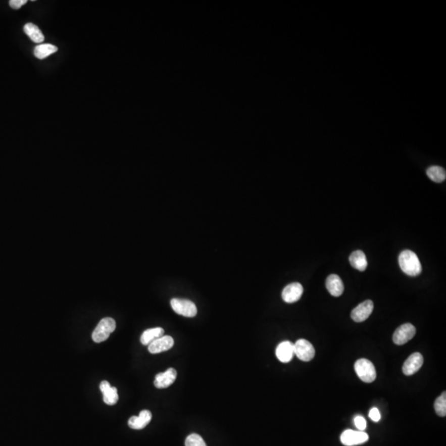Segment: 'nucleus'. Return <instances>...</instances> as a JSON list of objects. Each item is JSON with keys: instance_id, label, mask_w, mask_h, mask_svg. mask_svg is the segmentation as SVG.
Returning a JSON list of instances; mask_svg holds the SVG:
<instances>
[{"instance_id": "f257e3e1", "label": "nucleus", "mask_w": 446, "mask_h": 446, "mask_svg": "<svg viewBox=\"0 0 446 446\" xmlns=\"http://www.w3.org/2000/svg\"><path fill=\"white\" fill-rule=\"evenodd\" d=\"M399 265L401 270L409 276H417L422 270L419 258L414 252L406 250L401 252L399 257Z\"/></svg>"}, {"instance_id": "f03ea898", "label": "nucleus", "mask_w": 446, "mask_h": 446, "mask_svg": "<svg viewBox=\"0 0 446 446\" xmlns=\"http://www.w3.org/2000/svg\"><path fill=\"white\" fill-rule=\"evenodd\" d=\"M116 329L115 320L111 317H105L97 324L92 334V339L96 343H101L108 340L109 335Z\"/></svg>"}, {"instance_id": "7ed1b4c3", "label": "nucleus", "mask_w": 446, "mask_h": 446, "mask_svg": "<svg viewBox=\"0 0 446 446\" xmlns=\"http://www.w3.org/2000/svg\"><path fill=\"white\" fill-rule=\"evenodd\" d=\"M355 370L359 378L365 383H372L376 378V370L373 363L366 359H360L355 364Z\"/></svg>"}, {"instance_id": "20e7f679", "label": "nucleus", "mask_w": 446, "mask_h": 446, "mask_svg": "<svg viewBox=\"0 0 446 446\" xmlns=\"http://www.w3.org/2000/svg\"><path fill=\"white\" fill-rule=\"evenodd\" d=\"M173 310L179 315L186 317H193L197 315V307L188 299H173L170 301Z\"/></svg>"}, {"instance_id": "39448f33", "label": "nucleus", "mask_w": 446, "mask_h": 446, "mask_svg": "<svg viewBox=\"0 0 446 446\" xmlns=\"http://www.w3.org/2000/svg\"><path fill=\"white\" fill-rule=\"evenodd\" d=\"M293 346H294V355L299 360L308 362L314 358L315 349L313 344L308 340L300 339L293 344Z\"/></svg>"}, {"instance_id": "423d86ee", "label": "nucleus", "mask_w": 446, "mask_h": 446, "mask_svg": "<svg viewBox=\"0 0 446 446\" xmlns=\"http://www.w3.org/2000/svg\"><path fill=\"white\" fill-rule=\"evenodd\" d=\"M416 331L415 326L412 324H403L394 332L392 340L395 344L403 345L414 337Z\"/></svg>"}, {"instance_id": "0eeeda50", "label": "nucleus", "mask_w": 446, "mask_h": 446, "mask_svg": "<svg viewBox=\"0 0 446 446\" xmlns=\"http://www.w3.org/2000/svg\"><path fill=\"white\" fill-rule=\"evenodd\" d=\"M369 439V435L365 431L346 430L340 435V441L344 445L354 446L364 444Z\"/></svg>"}, {"instance_id": "6e6552de", "label": "nucleus", "mask_w": 446, "mask_h": 446, "mask_svg": "<svg viewBox=\"0 0 446 446\" xmlns=\"http://www.w3.org/2000/svg\"><path fill=\"white\" fill-rule=\"evenodd\" d=\"M374 310V303L371 300L363 302L360 305L354 308L351 312V318L356 322H365L371 315Z\"/></svg>"}, {"instance_id": "1a4fd4ad", "label": "nucleus", "mask_w": 446, "mask_h": 446, "mask_svg": "<svg viewBox=\"0 0 446 446\" xmlns=\"http://www.w3.org/2000/svg\"><path fill=\"white\" fill-rule=\"evenodd\" d=\"M304 287L301 283H292L286 286L282 292V299L287 304H293L301 299Z\"/></svg>"}, {"instance_id": "9d476101", "label": "nucleus", "mask_w": 446, "mask_h": 446, "mask_svg": "<svg viewBox=\"0 0 446 446\" xmlns=\"http://www.w3.org/2000/svg\"><path fill=\"white\" fill-rule=\"evenodd\" d=\"M423 356L420 353H414L411 355L406 360L403 366V374L407 376H410L417 373L423 365Z\"/></svg>"}, {"instance_id": "9b49d317", "label": "nucleus", "mask_w": 446, "mask_h": 446, "mask_svg": "<svg viewBox=\"0 0 446 446\" xmlns=\"http://www.w3.org/2000/svg\"><path fill=\"white\" fill-rule=\"evenodd\" d=\"M174 339L170 335H163L148 345L150 353L159 354L167 351L174 346Z\"/></svg>"}, {"instance_id": "f8f14e48", "label": "nucleus", "mask_w": 446, "mask_h": 446, "mask_svg": "<svg viewBox=\"0 0 446 446\" xmlns=\"http://www.w3.org/2000/svg\"><path fill=\"white\" fill-rule=\"evenodd\" d=\"M177 378V372L175 369L170 368L164 373L157 374L154 384L157 388H166L175 382Z\"/></svg>"}, {"instance_id": "ddd939ff", "label": "nucleus", "mask_w": 446, "mask_h": 446, "mask_svg": "<svg viewBox=\"0 0 446 446\" xmlns=\"http://www.w3.org/2000/svg\"><path fill=\"white\" fill-rule=\"evenodd\" d=\"M294 356V346L292 342L283 341L278 345L276 349V356L282 363H288Z\"/></svg>"}, {"instance_id": "4468645a", "label": "nucleus", "mask_w": 446, "mask_h": 446, "mask_svg": "<svg viewBox=\"0 0 446 446\" xmlns=\"http://www.w3.org/2000/svg\"><path fill=\"white\" fill-rule=\"evenodd\" d=\"M100 387L104 394V401L107 405L114 406L118 403V389L115 387H112L108 381H102Z\"/></svg>"}, {"instance_id": "2eb2a0df", "label": "nucleus", "mask_w": 446, "mask_h": 446, "mask_svg": "<svg viewBox=\"0 0 446 446\" xmlns=\"http://www.w3.org/2000/svg\"><path fill=\"white\" fill-rule=\"evenodd\" d=\"M152 418V412L148 410H143L140 412L138 417H131L128 421V426L134 430H141L145 428L151 422Z\"/></svg>"}, {"instance_id": "dca6fc26", "label": "nucleus", "mask_w": 446, "mask_h": 446, "mask_svg": "<svg viewBox=\"0 0 446 446\" xmlns=\"http://www.w3.org/2000/svg\"><path fill=\"white\" fill-rule=\"evenodd\" d=\"M326 287L328 292L334 297H340L344 292V284L340 277L336 274H331L327 277Z\"/></svg>"}, {"instance_id": "f3484780", "label": "nucleus", "mask_w": 446, "mask_h": 446, "mask_svg": "<svg viewBox=\"0 0 446 446\" xmlns=\"http://www.w3.org/2000/svg\"><path fill=\"white\" fill-rule=\"evenodd\" d=\"M351 266L360 271H365L367 269L368 261L366 256L362 251L354 252L349 257Z\"/></svg>"}, {"instance_id": "a211bd4d", "label": "nucleus", "mask_w": 446, "mask_h": 446, "mask_svg": "<svg viewBox=\"0 0 446 446\" xmlns=\"http://www.w3.org/2000/svg\"><path fill=\"white\" fill-rule=\"evenodd\" d=\"M164 333H165V331L161 327L147 329L146 331L142 333V335L140 336V342L144 345H149L154 340L163 336Z\"/></svg>"}, {"instance_id": "6ab92c4d", "label": "nucleus", "mask_w": 446, "mask_h": 446, "mask_svg": "<svg viewBox=\"0 0 446 446\" xmlns=\"http://www.w3.org/2000/svg\"><path fill=\"white\" fill-rule=\"evenodd\" d=\"M24 32L35 43H41L45 40V36L42 34L41 30L33 23H28L24 26Z\"/></svg>"}, {"instance_id": "aec40b11", "label": "nucleus", "mask_w": 446, "mask_h": 446, "mask_svg": "<svg viewBox=\"0 0 446 446\" xmlns=\"http://www.w3.org/2000/svg\"><path fill=\"white\" fill-rule=\"evenodd\" d=\"M58 51V48L56 45L52 44H40L36 45L34 49V55L36 58L43 60L51 55L54 54Z\"/></svg>"}, {"instance_id": "412c9836", "label": "nucleus", "mask_w": 446, "mask_h": 446, "mask_svg": "<svg viewBox=\"0 0 446 446\" xmlns=\"http://www.w3.org/2000/svg\"><path fill=\"white\" fill-rule=\"evenodd\" d=\"M426 175L429 177V179L435 183H441L445 180V170L440 166H430L428 168V170H426Z\"/></svg>"}, {"instance_id": "4be33fe9", "label": "nucleus", "mask_w": 446, "mask_h": 446, "mask_svg": "<svg viewBox=\"0 0 446 446\" xmlns=\"http://www.w3.org/2000/svg\"><path fill=\"white\" fill-rule=\"evenodd\" d=\"M435 411L439 417H444L446 415V392H444L435 402Z\"/></svg>"}, {"instance_id": "5701e85b", "label": "nucleus", "mask_w": 446, "mask_h": 446, "mask_svg": "<svg viewBox=\"0 0 446 446\" xmlns=\"http://www.w3.org/2000/svg\"><path fill=\"white\" fill-rule=\"evenodd\" d=\"M185 446H207V444L200 435L191 434L186 438Z\"/></svg>"}, {"instance_id": "b1692460", "label": "nucleus", "mask_w": 446, "mask_h": 446, "mask_svg": "<svg viewBox=\"0 0 446 446\" xmlns=\"http://www.w3.org/2000/svg\"><path fill=\"white\" fill-rule=\"evenodd\" d=\"M355 425H356V427L360 430V431H364L366 428V421H365V418L364 417H361V416H357V417L355 418Z\"/></svg>"}, {"instance_id": "393cba45", "label": "nucleus", "mask_w": 446, "mask_h": 446, "mask_svg": "<svg viewBox=\"0 0 446 446\" xmlns=\"http://www.w3.org/2000/svg\"><path fill=\"white\" fill-rule=\"evenodd\" d=\"M27 0H11L9 1V6L14 9H19L23 7V5L27 4Z\"/></svg>"}, {"instance_id": "a878e982", "label": "nucleus", "mask_w": 446, "mask_h": 446, "mask_svg": "<svg viewBox=\"0 0 446 446\" xmlns=\"http://www.w3.org/2000/svg\"><path fill=\"white\" fill-rule=\"evenodd\" d=\"M369 417H370V419H371L372 421H374V422H378L381 418L380 412H379V411H378L377 408H372L370 412H369Z\"/></svg>"}]
</instances>
